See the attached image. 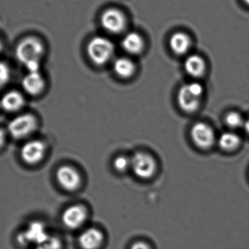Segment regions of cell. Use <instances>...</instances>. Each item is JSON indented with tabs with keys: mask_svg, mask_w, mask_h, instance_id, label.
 Instances as JSON below:
<instances>
[{
	"mask_svg": "<svg viewBox=\"0 0 249 249\" xmlns=\"http://www.w3.org/2000/svg\"><path fill=\"white\" fill-rule=\"evenodd\" d=\"M205 89L198 82L184 85L178 92L177 101L180 108L187 113H194L201 106Z\"/></svg>",
	"mask_w": 249,
	"mask_h": 249,
	"instance_id": "6da1fadb",
	"label": "cell"
},
{
	"mask_svg": "<svg viewBox=\"0 0 249 249\" xmlns=\"http://www.w3.org/2000/svg\"><path fill=\"white\" fill-rule=\"evenodd\" d=\"M44 53L42 42L38 38L29 36L20 41L16 49V56L25 67L39 64Z\"/></svg>",
	"mask_w": 249,
	"mask_h": 249,
	"instance_id": "7a4b0ae2",
	"label": "cell"
},
{
	"mask_svg": "<svg viewBox=\"0 0 249 249\" xmlns=\"http://www.w3.org/2000/svg\"><path fill=\"white\" fill-rule=\"evenodd\" d=\"M115 51L114 43L105 36H95L87 46V53L91 61L98 66L107 64L112 58Z\"/></svg>",
	"mask_w": 249,
	"mask_h": 249,
	"instance_id": "3957f363",
	"label": "cell"
},
{
	"mask_svg": "<svg viewBox=\"0 0 249 249\" xmlns=\"http://www.w3.org/2000/svg\"><path fill=\"white\" fill-rule=\"evenodd\" d=\"M38 127L36 118L32 114L18 115L7 124V131L16 139H23L34 133Z\"/></svg>",
	"mask_w": 249,
	"mask_h": 249,
	"instance_id": "277c9868",
	"label": "cell"
},
{
	"mask_svg": "<svg viewBox=\"0 0 249 249\" xmlns=\"http://www.w3.org/2000/svg\"><path fill=\"white\" fill-rule=\"evenodd\" d=\"M131 169L136 177L147 179L156 173V162L154 158L145 152H136L131 158Z\"/></svg>",
	"mask_w": 249,
	"mask_h": 249,
	"instance_id": "5b68a950",
	"label": "cell"
},
{
	"mask_svg": "<svg viewBox=\"0 0 249 249\" xmlns=\"http://www.w3.org/2000/svg\"><path fill=\"white\" fill-rule=\"evenodd\" d=\"M191 137L197 147L210 149L217 142V137L211 126L205 123H197L191 129Z\"/></svg>",
	"mask_w": 249,
	"mask_h": 249,
	"instance_id": "8992f818",
	"label": "cell"
},
{
	"mask_svg": "<svg viewBox=\"0 0 249 249\" xmlns=\"http://www.w3.org/2000/svg\"><path fill=\"white\" fill-rule=\"evenodd\" d=\"M48 232L43 224L39 222H32L23 232L18 235V241L21 245L37 246L43 242L48 238Z\"/></svg>",
	"mask_w": 249,
	"mask_h": 249,
	"instance_id": "52a82bcc",
	"label": "cell"
},
{
	"mask_svg": "<svg viewBox=\"0 0 249 249\" xmlns=\"http://www.w3.org/2000/svg\"><path fill=\"white\" fill-rule=\"evenodd\" d=\"M89 216L87 209L83 205H73L64 210L61 220L66 228L71 231L82 228Z\"/></svg>",
	"mask_w": 249,
	"mask_h": 249,
	"instance_id": "ba28073f",
	"label": "cell"
},
{
	"mask_svg": "<svg viewBox=\"0 0 249 249\" xmlns=\"http://www.w3.org/2000/svg\"><path fill=\"white\" fill-rule=\"evenodd\" d=\"M56 177L59 185L67 191H75L81 184L80 174L70 165H62L58 168Z\"/></svg>",
	"mask_w": 249,
	"mask_h": 249,
	"instance_id": "9c48e42d",
	"label": "cell"
},
{
	"mask_svg": "<svg viewBox=\"0 0 249 249\" xmlns=\"http://www.w3.org/2000/svg\"><path fill=\"white\" fill-rule=\"evenodd\" d=\"M46 147L42 141L31 140L22 146L20 157L28 165H35L43 159Z\"/></svg>",
	"mask_w": 249,
	"mask_h": 249,
	"instance_id": "30bf717a",
	"label": "cell"
},
{
	"mask_svg": "<svg viewBox=\"0 0 249 249\" xmlns=\"http://www.w3.org/2000/svg\"><path fill=\"white\" fill-rule=\"evenodd\" d=\"M102 27L111 33H120L125 28L126 19L120 10L111 8L105 10L100 18Z\"/></svg>",
	"mask_w": 249,
	"mask_h": 249,
	"instance_id": "8fae6325",
	"label": "cell"
},
{
	"mask_svg": "<svg viewBox=\"0 0 249 249\" xmlns=\"http://www.w3.org/2000/svg\"><path fill=\"white\" fill-rule=\"evenodd\" d=\"M104 242L105 235L97 228H88L79 235L78 244L82 249H100Z\"/></svg>",
	"mask_w": 249,
	"mask_h": 249,
	"instance_id": "7c38bea8",
	"label": "cell"
},
{
	"mask_svg": "<svg viewBox=\"0 0 249 249\" xmlns=\"http://www.w3.org/2000/svg\"><path fill=\"white\" fill-rule=\"evenodd\" d=\"M23 90L30 96H38L45 88V80L39 71L28 72L22 79Z\"/></svg>",
	"mask_w": 249,
	"mask_h": 249,
	"instance_id": "4fadbf2b",
	"label": "cell"
},
{
	"mask_svg": "<svg viewBox=\"0 0 249 249\" xmlns=\"http://www.w3.org/2000/svg\"><path fill=\"white\" fill-rule=\"evenodd\" d=\"M184 69L189 75L199 78L204 75L206 70V63L204 58L198 54H191L184 61Z\"/></svg>",
	"mask_w": 249,
	"mask_h": 249,
	"instance_id": "5bb4252c",
	"label": "cell"
},
{
	"mask_svg": "<svg viewBox=\"0 0 249 249\" xmlns=\"http://www.w3.org/2000/svg\"><path fill=\"white\" fill-rule=\"evenodd\" d=\"M192 39L185 32L174 33L170 39V47L174 53L178 55L188 53L192 47Z\"/></svg>",
	"mask_w": 249,
	"mask_h": 249,
	"instance_id": "9a60e30c",
	"label": "cell"
},
{
	"mask_svg": "<svg viewBox=\"0 0 249 249\" xmlns=\"http://www.w3.org/2000/svg\"><path fill=\"white\" fill-rule=\"evenodd\" d=\"M25 99L23 95L17 90L7 92L1 99V107L7 112H16L24 106Z\"/></svg>",
	"mask_w": 249,
	"mask_h": 249,
	"instance_id": "2e32d148",
	"label": "cell"
},
{
	"mask_svg": "<svg viewBox=\"0 0 249 249\" xmlns=\"http://www.w3.org/2000/svg\"><path fill=\"white\" fill-rule=\"evenodd\" d=\"M121 46L123 49L132 55H137L143 51L144 47L143 38L136 33V32H130L127 34L121 41Z\"/></svg>",
	"mask_w": 249,
	"mask_h": 249,
	"instance_id": "e0dca14e",
	"label": "cell"
},
{
	"mask_svg": "<svg viewBox=\"0 0 249 249\" xmlns=\"http://www.w3.org/2000/svg\"><path fill=\"white\" fill-rule=\"evenodd\" d=\"M114 72L121 78L127 79L131 77L135 71V65L130 58L120 57L114 61L113 65Z\"/></svg>",
	"mask_w": 249,
	"mask_h": 249,
	"instance_id": "ac0fdd59",
	"label": "cell"
},
{
	"mask_svg": "<svg viewBox=\"0 0 249 249\" xmlns=\"http://www.w3.org/2000/svg\"><path fill=\"white\" fill-rule=\"evenodd\" d=\"M216 143L223 150L233 151L239 147L241 139L235 132H225L217 138Z\"/></svg>",
	"mask_w": 249,
	"mask_h": 249,
	"instance_id": "d6986e66",
	"label": "cell"
},
{
	"mask_svg": "<svg viewBox=\"0 0 249 249\" xmlns=\"http://www.w3.org/2000/svg\"><path fill=\"white\" fill-rule=\"evenodd\" d=\"M225 124L232 130L244 128L245 125L246 120L241 114L237 112H230L225 116Z\"/></svg>",
	"mask_w": 249,
	"mask_h": 249,
	"instance_id": "ffe728a7",
	"label": "cell"
},
{
	"mask_svg": "<svg viewBox=\"0 0 249 249\" xmlns=\"http://www.w3.org/2000/svg\"><path fill=\"white\" fill-rule=\"evenodd\" d=\"M62 241L56 235H48V238L35 247V249H62Z\"/></svg>",
	"mask_w": 249,
	"mask_h": 249,
	"instance_id": "44dd1931",
	"label": "cell"
},
{
	"mask_svg": "<svg viewBox=\"0 0 249 249\" xmlns=\"http://www.w3.org/2000/svg\"><path fill=\"white\" fill-rule=\"evenodd\" d=\"M114 167L118 172H125L129 168H131V159L124 155L116 157L114 159Z\"/></svg>",
	"mask_w": 249,
	"mask_h": 249,
	"instance_id": "7402d4cb",
	"label": "cell"
},
{
	"mask_svg": "<svg viewBox=\"0 0 249 249\" xmlns=\"http://www.w3.org/2000/svg\"><path fill=\"white\" fill-rule=\"evenodd\" d=\"M10 78V70L6 64L2 63L1 65V84L4 86V83H7Z\"/></svg>",
	"mask_w": 249,
	"mask_h": 249,
	"instance_id": "603a6c76",
	"label": "cell"
},
{
	"mask_svg": "<svg viewBox=\"0 0 249 249\" xmlns=\"http://www.w3.org/2000/svg\"><path fill=\"white\" fill-rule=\"evenodd\" d=\"M130 249H152L151 246L144 241H137L132 244Z\"/></svg>",
	"mask_w": 249,
	"mask_h": 249,
	"instance_id": "cb8c5ba5",
	"label": "cell"
},
{
	"mask_svg": "<svg viewBox=\"0 0 249 249\" xmlns=\"http://www.w3.org/2000/svg\"><path fill=\"white\" fill-rule=\"evenodd\" d=\"M244 130L247 132V134L249 135V118L246 120L245 125H244Z\"/></svg>",
	"mask_w": 249,
	"mask_h": 249,
	"instance_id": "d4e9b609",
	"label": "cell"
},
{
	"mask_svg": "<svg viewBox=\"0 0 249 249\" xmlns=\"http://www.w3.org/2000/svg\"><path fill=\"white\" fill-rule=\"evenodd\" d=\"M244 2L246 3V4H247V5L249 6V0H244Z\"/></svg>",
	"mask_w": 249,
	"mask_h": 249,
	"instance_id": "484cf974",
	"label": "cell"
}]
</instances>
